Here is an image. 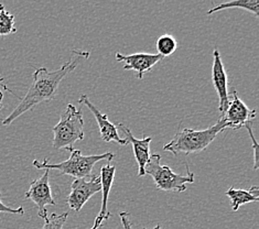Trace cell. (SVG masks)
Masks as SVG:
<instances>
[{"mask_svg": "<svg viewBox=\"0 0 259 229\" xmlns=\"http://www.w3.org/2000/svg\"><path fill=\"white\" fill-rule=\"evenodd\" d=\"M178 48V42L170 34H163L157 40V50L158 54L161 55L162 58L170 57L174 54Z\"/></svg>", "mask_w": 259, "mask_h": 229, "instance_id": "17", "label": "cell"}, {"mask_svg": "<svg viewBox=\"0 0 259 229\" xmlns=\"http://www.w3.org/2000/svg\"><path fill=\"white\" fill-rule=\"evenodd\" d=\"M69 151L71 152L70 158L61 163H50L48 162V159H45L42 162L34 160L32 164L39 170H57L61 174L70 175L75 178H85L91 176L94 165L97 162H100L102 160H107L109 163L115 157L114 153L110 152L94 154V156H83L81 151L74 149V148H72Z\"/></svg>", "mask_w": 259, "mask_h": 229, "instance_id": "3", "label": "cell"}, {"mask_svg": "<svg viewBox=\"0 0 259 229\" xmlns=\"http://www.w3.org/2000/svg\"><path fill=\"white\" fill-rule=\"evenodd\" d=\"M118 128H120L122 130V132L125 133L126 135L125 140L128 142V145L131 144L133 146L135 159L137 161V164H138V176L139 177L145 176L146 165L150 158V144L152 141V138L151 137H144L143 139L135 138L131 131V129L127 128L124 123H118Z\"/></svg>", "mask_w": 259, "mask_h": 229, "instance_id": "12", "label": "cell"}, {"mask_svg": "<svg viewBox=\"0 0 259 229\" xmlns=\"http://www.w3.org/2000/svg\"><path fill=\"white\" fill-rule=\"evenodd\" d=\"M69 217V213L65 212L62 214H51L50 216H48V217L45 220V225L42 226L41 229H63L65 221Z\"/></svg>", "mask_w": 259, "mask_h": 229, "instance_id": "18", "label": "cell"}, {"mask_svg": "<svg viewBox=\"0 0 259 229\" xmlns=\"http://www.w3.org/2000/svg\"><path fill=\"white\" fill-rule=\"evenodd\" d=\"M212 80L214 88L219 95V110L221 116H223L228 107V104H230V94H228L227 74L218 49H215L213 52Z\"/></svg>", "mask_w": 259, "mask_h": 229, "instance_id": "10", "label": "cell"}, {"mask_svg": "<svg viewBox=\"0 0 259 229\" xmlns=\"http://www.w3.org/2000/svg\"><path fill=\"white\" fill-rule=\"evenodd\" d=\"M116 60L118 62H124L125 65L122 69L125 71H135L138 79H143L145 74L149 72L160 61L163 60V58L158 53H135L124 55L120 52H117Z\"/></svg>", "mask_w": 259, "mask_h": 229, "instance_id": "9", "label": "cell"}, {"mask_svg": "<svg viewBox=\"0 0 259 229\" xmlns=\"http://www.w3.org/2000/svg\"><path fill=\"white\" fill-rule=\"evenodd\" d=\"M75 57H73L57 71L51 72L46 67L36 69L32 75V83L30 85L27 94L7 118L2 121L3 125L9 126L24 113L33 109L36 105L54 100L62 79L75 70L83 59H88L90 57L89 52L75 50Z\"/></svg>", "mask_w": 259, "mask_h": 229, "instance_id": "1", "label": "cell"}, {"mask_svg": "<svg viewBox=\"0 0 259 229\" xmlns=\"http://www.w3.org/2000/svg\"><path fill=\"white\" fill-rule=\"evenodd\" d=\"M116 173V166L110 165L107 163L106 165L102 166L101 169V187H102V193H103V200H102V207L100 213H98L97 217L95 218L94 225L92 229H98L103 226V221L107 220L110 217V213L108 212L107 204H108V197L110 190H112L114 178Z\"/></svg>", "mask_w": 259, "mask_h": 229, "instance_id": "13", "label": "cell"}, {"mask_svg": "<svg viewBox=\"0 0 259 229\" xmlns=\"http://www.w3.org/2000/svg\"><path fill=\"white\" fill-rule=\"evenodd\" d=\"M16 32L15 16L6 10L3 4H0V35H8Z\"/></svg>", "mask_w": 259, "mask_h": 229, "instance_id": "16", "label": "cell"}, {"mask_svg": "<svg viewBox=\"0 0 259 229\" xmlns=\"http://www.w3.org/2000/svg\"><path fill=\"white\" fill-rule=\"evenodd\" d=\"M232 95L233 100L230 101L226 111L221 118L225 120L227 129L238 130L254 119L257 116V111L248 108L247 105L238 97L236 90H233Z\"/></svg>", "mask_w": 259, "mask_h": 229, "instance_id": "8", "label": "cell"}, {"mask_svg": "<svg viewBox=\"0 0 259 229\" xmlns=\"http://www.w3.org/2000/svg\"><path fill=\"white\" fill-rule=\"evenodd\" d=\"M161 157L158 153L150 154L149 161L146 165V174L150 175L156 184V188L163 192H177L182 193L187 191V185L192 184L195 181L193 172L189 170V165L186 164L187 175L177 174L168 165H161Z\"/></svg>", "mask_w": 259, "mask_h": 229, "instance_id": "5", "label": "cell"}, {"mask_svg": "<svg viewBox=\"0 0 259 229\" xmlns=\"http://www.w3.org/2000/svg\"><path fill=\"white\" fill-rule=\"evenodd\" d=\"M231 8H238V9H244L247 10L251 14H254L256 18L259 17V0H235V2H228L223 3L217 7L209 9L207 11V15L215 14V12H219L225 9H231Z\"/></svg>", "mask_w": 259, "mask_h": 229, "instance_id": "15", "label": "cell"}, {"mask_svg": "<svg viewBox=\"0 0 259 229\" xmlns=\"http://www.w3.org/2000/svg\"><path fill=\"white\" fill-rule=\"evenodd\" d=\"M119 217H120L121 224H122L124 229H134L132 222H131V219H129V217H131V214H129L128 212H121V213H119Z\"/></svg>", "mask_w": 259, "mask_h": 229, "instance_id": "21", "label": "cell"}, {"mask_svg": "<svg viewBox=\"0 0 259 229\" xmlns=\"http://www.w3.org/2000/svg\"><path fill=\"white\" fill-rule=\"evenodd\" d=\"M102 191L100 175H92L90 179L76 178L71 184V193L66 202L74 212H79L88 201Z\"/></svg>", "mask_w": 259, "mask_h": 229, "instance_id": "6", "label": "cell"}, {"mask_svg": "<svg viewBox=\"0 0 259 229\" xmlns=\"http://www.w3.org/2000/svg\"><path fill=\"white\" fill-rule=\"evenodd\" d=\"M24 197L34 203V205L38 208L39 217L42 219H46L48 217L47 206L57 205L52 196L48 170H46L42 176L30 183V189L24 193Z\"/></svg>", "mask_w": 259, "mask_h": 229, "instance_id": "7", "label": "cell"}, {"mask_svg": "<svg viewBox=\"0 0 259 229\" xmlns=\"http://www.w3.org/2000/svg\"><path fill=\"white\" fill-rule=\"evenodd\" d=\"M144 229H147V228H144ZM152 229H162V228H161V227H160L159 225H157V226H156L155 228H152Z\"/></svg>", "mask_w": 259, "mask_h": 229, "instance_id": "23", "label": "cell"}, {"mask_svg": "<svg viewBox=\"0 0 259 229\" xmlns=\"http://www.w3.org/2000/svg\"><path fill=\"white\" fill-rule=\"evenodd\" d=\"M4 80H5L4 77H0V110L3 109V100H4V93H3V89L9 90V88H7V86H6V85L4 84ZM9 91H10V90H9Z\"/></svg>", "mask_w": 259, "mask_h": 229, "instance_id": "22", "label": "cell"}, {"mask_svg": "<svg viewBox=\"0 0 259 229\" xmlns=\"http://www.w3.org/2000/svg\"><path fill=\"white\" fill-rule=\"evenodd\" d=\"M78 104L84 105V106L88 107L91 113L94 115L95 119L97 121L98 128H100V132H101V137L103 141L105 142H112L115 141L117 144L120 146H126L128 145V142L125 140V138H120V135L118 134V129L114 125L113 122H110L107 115L102 114L100 109H98L94 104H92L89 98L86 95H82L79 97Z\"/></svg>", "mask_w": 259, "mask_h": 229, "instance_id": "11", "label": "cell"}, {"mask_svg": "<svg viewBox=\"0 0 259 229\" xmlns=\"http://www.w3.org/2000/svg\"><path fill=\"white\" fill-rule=\"evenodd\" d=\"M227 129V125L223 118H220L215 125L204 130L182 129L179 130L169 144L164 145L163 151L171 152L175 156L180 153L192 154L199 153L212 144L217 135Z\"/></svg>", "mask_w": 259, "mask_h": 229, "instance_id": "2", "label": "cell"}, {"mask_svg": "<svg viewBox=\"0 0 259 229\" xmlns=\"http://www.w3.org/2000/svg\"><path fill=\"white\" fill-rule=\"evenodd\" d=\"M246 130L248 131L249 137L251 139V144H252V149H254V169L257 170L258 166H259V159H258V150H259V146H258V142L255 138L254 135V130H252V121L246 123L245 127Z\"/></svg>", "mask_w": 259, "mask_h": 229, "instance_id": "19", "label": "cell"}, {"mask_svg": "<svg viewBox=\"0 0 259 229\" xmlns=\"http://www.w3.org/2000/svg\"><path fill=\"white\" fill-rule=\"evenodd\" d=\"M0 213H8V214H18V215H23L24 209L23 207H18V208H11L7 205H5L2 201V192H0Z\"/></svg>", "mask_w": 259, "mask_h": 229, "instance_id": "20", "label": "cell"}, {"mask_svg": "<svg viewBox=\"0 0 259 229\" xmlns=\"http://www.w3.org/2000/svg\"><path fill=\"white\" fill-rule=\"evenodd\" d=\"M53 148L55 150H70L73 145L84 140V119L81 109L67 105L60 121L53 127Z\"/></svg>", "mask_w": 259, "mask_h": 229, "instance_id": "4", "label": "cell"}, {"mask_svg": "<svg viewBox=\"0 0 259 229\" xmlns=\"http://www.w3.org/2000/svg\"><path fill=\"white\" fill-rule=\"evenodd\" d=\"M225 194L230 197L233 212H237L240 206L246 205V204L259 202V189L256 185L247 191L231 188Z\"/></svg>", "mask_w": 259, "mask_h": 229, "instance_id": "14", "label": "cell"}]
</instances>
